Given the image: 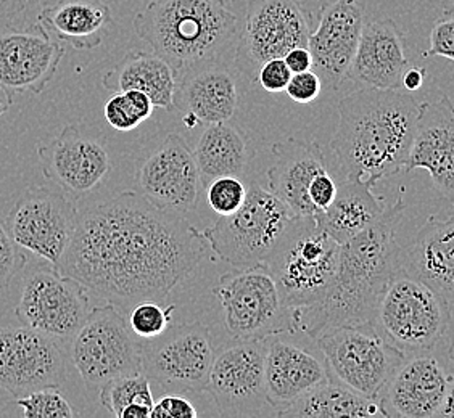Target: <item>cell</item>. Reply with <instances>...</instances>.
<instances>
[{
  "label": "cell",
  "mask_w": 454,
  "mask_h": 418,
  "mask_svg": "<svg viewBox=\"0 0 454 418\" xmlns=\"http://www.w3.org/2000/svg\"><path fill=\"white\" fill-rule=\"evenodd\" d=\"M27 9V0H0V25L20 17Z\"/></svg>",
  "instance_id": "cell-46"
},
{
  "label": "cell",
  "mask_w": 454,
  "mask_h": 418,
  "mask_svg": "<svg viewBox=\"0 0 454 418\" xmlns=\"http://www.w3.org/2000/svg\"><path fill=\"white\" fill-rule=\"evenodd\" d=\"M340 244L311 216H294L262 266L270 270L282 303L300 309L317 303L333 283Z\"/></svg>",
  "instance_id": "cell-6"
},
{
  "label": "cell",
  "mask_w": 454,
  "mask_h": 418,
  "mask_svg": "<svg viewBox=\"0 0 454 418\" xmlns=\"http://www.w3.org/2000/svg\"><path fill=\"white\" fill-rule=\"evenodd\" d=\"M102 84L110 92L140 90L147 94L155 108L175 112V74L157 53L132 50L114 68L106 73Z\"/></svg>",
  "instance_id": "cell-31"
},
{
  "label": "cell",
  "mask_w": 454,
  "mask_h": 418,
  "mask_svg": "<svg viewBox=\"0 0 454 418\" xmlns=\"http://www.w3.org/2000/svg\"><path fill=\"white\" fill-rule=\"evenodd\" d=\"M402 198L387 206L372 226L340 244L333 283L317 303L295 309L297 331L311 341L345 325H369L388 280L402 269L395 227L404 213Z\"/></svg>",
  "instance_id": "cell-2"
},
{
  "label": "cell",
  "mask_w": 454,
  "mask_h": 418,
  "mask_svg": "<svg viewBox=\"0 0 454 418\" xmlns=\"http://www.w3.org/2000/svg\"><path fill=\"white\" fill-rule=\"evenodd\" d=\"M65 44L39 21L29 27L0 25V96H39L59 70Z\"/></svg>",
  "instance_id": "cell-16"
},
{
  "label": "cell",
  "mask_w": 454,
  "mask_h": 418,
  "mask_svg": "<svg viewBox=\"0 0 454 418\" xmlns=\"http://www.w3.org/2000/svg\"><path fill=\"white\" fill-rule=\"evenodd\" d=\"M451 340L406 356L377 396L384 417L451 418L454 415Z\"/></svg>",
  "instance_id": "cell-9"
},
{
  "label": "cell",
  "mask_w": 454,
  "mask_h": 418,
  "mask_svg": "<svg viewBox=\"0 0 454 418\" xmlns=\"http://www.w3.org/2000/svg\"><path fill=\"white\" fill-rule=\"evenodd\" d=\"M199 415L192 402L179 394H168L158 402H153L150 418H195Z\"/></svg>",
  "instance_id": "cell-42"
},
{
  "label": "cell",
  "mask_w": 454,
  "mask_h": 418,
  "mask_svg": "<svg viewBox=\"0 0 454 418\" xmlns=\"http://www.w3.org/2000/svg\"><path fill=\"white\" fill-rule=\"evenodd\" d=\"M327 171L323 150L316 142L287 139L272 147L268 169L271 190L295 216H313L315 206L308 198V187L316 175Z\"/></svg>",
  "instance_id": "cell-27"
},
{
  "label": "cell",
  "mask_w": 454,
  "mask_h": 418,
  "mask_svg": "<svg viewBox=\"0 0 454 418\" xmlns=\"http://www.w3.org/2000/svg\"><path fill=\"white\" fill-rule=\"evenodd\" d=\"M366 12L358 0H335L323 5L319 23L308 37L311 70L321 79L323 89L339 90L358 47Z\"/></svg>",
  "instance_id": "cell-21"
},
{
  "label": "cell",
  "mask_w": 454,
  "mask_h": 418,
  "mask_svg": "<svg viewBox=\"0 0 454 418\" xmlns=\"http://www.w3.org/2000/svg\"><path fill=\"white\" fill-rule=\"evenodd\" d=\"M150 407L140 404H129L122 409L120 418H150Z\"/></svg>",
  "instance_id": "cell-47"
},
{
  "label": "cell",
  "mask_w": 454,
  "mask_h": 418,
  "mask_svg": "<svg viewBox=\"0 0 454 418\" xmlns=\"http://www.w3.org/2000/svg\"><path fill=\"white\" fill-rule=\"evenodd\" d=\"M67 359L57 341L27 327H0V390L15 399L37 390L59 388Z\"/></svg>",
  "instance_id": "cell-18"
},
{
  "label": "cell",
  "mask_w": 454,
  "mask_h": 418,
  "mask_svg": "<svg viewBox=\"0 0 454 418\" xmlns=\"http://www.w3.org/2000/svg\"><path fill=\"white\" fill-rule=\"evenodd\" d=\"M90 309L88 288L52 267L27 277L15 314L27 329L65 341L76 335Z\"/></svg>",
  "instance_id": "cell-15"
},
{
  "label": "cell",
  "mask_w": 454,
  "mask_h": 418,
  "mask_svg": "<svg viewBox=\"0 0 454 418\" xmlns=\"http://www.w3.org/2000/svg\"><path fill=\"white\" fill-rule=\"evenodd\" d=\"M142 374L165 391L205 392L215 348L211 331L200 322L173 325L140 341Z\"/></svg>",
  "instance_id": "cell-12"
},
{
  "label": "cell",
  "mask_w": 454,
  "mask_h": 418,
  "mask_svg": "<svg viewBox=\"0 0 454 418\" xmlns=\"http://www.w3.org/2000/svg\"><path fill=\"white\" fill-rule=\"evenodd\" d=\"M27 418H73L74 410L57 388H44L17 399Z\"/></svg>",
  "instance_id": "cell-36"
},
{
  "label": "cell",
  "mask_w": 454,
  "mask_h": 418,
  "mask_svg": "<svg viewBox=\"0 0 454 418\" xmlns=\"http://www.w3.org/2000/svg\"><path fill=\"white\" fill-rule=\"evenodd\" d=\"M51 0H27V7L31 5H39V7H44L45 4H49Z\"/></svg>",
  "instance_id": "cell-49"
},
{
  "label": "cell",
  "mask_w": 454,
  "mask_h": 418,
  "mask_svg": "<svg viewBox=\"0 0 454 418\" xmlns=\"http://www.w3.org/2000/svg\"><path fill=\"white\" fill-rule=\"evenodd\" d=\"M193 159L200 175L201 189L224 175L242 179L252 161L248 137L237 124H207L193 149Z\"/></svg>",
  "instance_id": "cell-30"
},
{
  "label": "cell",
  "mask_w": 454,
  "mask_h": 418,
  "mask_svg": "<svg viewBox=\"0 0 454 418\" xmlns=\"http://www.w3.org/2000/svg\"><path fill=\"white\" fill-rule=\"evenodd\" d=\"M295 214L271 190L250 183L242 206L205 228L211 252L236 269L262 266Z\"/></svg>",
  "instance_id": "cell-7"
},
{
  "label": "cell",
  "mask_w": 454,
  "mask_h": 418,
  "mask_svg": "<svg viewBox=\"0 0 454 418\" xmlns=\"http://www.w3.org/2000/svg\"><path fill=\"white\" fill-rule=\"evenodd\" d=\"M453 305L434 288L400 269L377 301L371 329L404 356L451 340Z\"/></svg>",
  "instance_id": "cell-5"
},
{
  "label": "cell",
  "mask_w": 454,
  "mask_h": 418,
  "mask_svg": "<svg viewBox=\"0 0 454 418\" xmlns=\"http://www.w3.org/2000/svg\"><path fill=\"white\" fill-rule=\"evenodd\" d=\"M175 309L176 306L173 305L161 307L155 301H142L129 309L128 325L140 340L153 338L169 327L171 314L175 313Z\"/></svg>",
  "instance_id": "cell-35"
},
{
  "label": "cell",
  "mask_w": 454,
  "mask_h": 418,
  "mask_svg": "<svg viewBox=\"0 0 454 418\" xmlns=\"http://www.w3.org/2000/svg\"><path fill=\"white\" fill-rule=\"evenodd\" d=\"M71 359L89 390L142 372L140 341L124 313L112 303L90 309L86 322L71 338Z\"/></svg>",
  "instance_id": "cell-11"
},
{
  "label": "cell",
  "mask_w": 454,
  "mask_h": 418,
  "mask_svg": "<svg viewBox=\"0 0 454 418\" xmlns=\"http://www.w3.org/2000/svg\"><path fill=\"white\" fill-rule=\"evenodd\" d=\"M98 391H100V404L116 418H120L122 409L129 404H140L152 409L155 402L149 378L142 372L124 375L110 380Z\"/></svg>",
  "instance_id": "cell-33"
},
{
  "label": "cell",
  "mask_w": 454,
  "mask_h": 418,
  "mask_svg": "<svg viewBox=\"0 0 454 418\" xmlns=\"http://www.w3.org/2000/svg\"><path fill=\"white\" fill-rule=\"evenodd\" d=\"M404 35L394 19L364 23L345 81L358 89H402L410 68Z\"/></svg>",
  "instance_id": "cell-25"
},
{
  "label": "cell",
  "mask_w": 454,
  "mask_h": 418,
  "mask_svg": "<svg viewBox=\"0 0 454 418\" xmlns=\"http://www.w3.org/2000/svg\"><path fill=\"white\" fill-rule=\"evenodd\" d=\"M208 250L183 214L158 208L142 193L122 192L78 213L70 244L53 269L129 313L142 301H167Z\"/></svg>",
  "instance_id": "cell-1"
},
{
  "label": "cell",
  "mask_w": 454,
  "mask_h": 418,
  "mask_svg": "<svg viewBox=\"0 0 454 418\" xmlns=\"http://www.w3.org/2000/svg\"><path fill=\"white\" fill-rule=\"evenodd\" d=\"M132 27L175 78L197 65L236 58L240 21L224 0H152Z\"/></svg>",
  "instance_id": "cell-4"
},
{
  "label": "cell",
  "mask_w": 454,
  "mask_h": 418,
  "mask_svg": "<svg viewBox=\"0 0 454 418\" xmlns=\"http://www.w3.org/2000/svg\"><path fill=\"white\" fill-rule=\"evenodd\" d=\"M323 90L321 79L316 74L315 71L308 70L301 73H294L292 78L288 81L287 88L284 92H287L288 98L297 102V104H311L319 97Z\"/></svg>",
  "instance_id": "cell-40"
},
{
  "label": "cell",
  "mask_w": 454,
  "mask_h": 418,
  "mask_svg": "<svg viewBox=\"0 0 454 418\" xmlns=\"http://www.w3.org/2000/svg\"><path fill=\"white\" fill-rule=\"evenodd\" d=\"M247 185L242 179L224 175L207 185V203L219 216H227L242 206L247 197Z\"/></svg>",
  "instance_id": "cell-37"
},
{
  "label": "cell",
  "mask_w": 454,
  "mask_h": 418,
  "mask_svg": "<svg viewBox=\"0 0 454 418\" xmlns=\"http://www.w3.org/2000/svg\"><path fill=\"white\" fill-rule=\"evenodd\" d=\"M136 181L139 190L155 206L184 214L197 205L201 192L200 175L192 150L179 134L144 158Z\"/></svg>",
  "instance_id": "cell-20"
},
{
  "label": "cell",
  "mask_w": 454,
  "mask_h": 418,
  "mask_svg": "<svg viewBox=\"0 0 454 418\" xmlns=\"http://www.w3.org/2000/svg\"><path fill=\"white\" fill-rule=\"evenodd\" d=\"M329 382L341 384L367 399H377L404 354L385 343L369 325H345L315 340Z\"/></svg>",
  "instance_id": "cell-10"
},
{
  "label": "cell",
  "mask_w": 454,
  "mask_h": 418,
  "mask_svg": "<svg viewBox=\"0 0 454 418\" xmlns=\"http://www.w3.org/2000/svg\"><path fill=\"white\" fill-rule=\"evenodd\" d=\"M337 192V182L327 171L316 175L308 187V198L316 211H323L333 203Z\"/></svg>",
  "instance_id": "cell-43"
},
{
  "label": "cell",
  "mask_w": 454,
  "mask_h": 418,
  "mask_svg": "<svg viewBox=\"0 0 454 418\" xmlns=\"http://www.w3.org/2000/svg\"><path fill=\"white\" fill-rule=\"evenodd\" d=\"M264 340H234L215 352L205 392H210L221 415L254 417L270 407L264 390Z\"/></svg>",
  "instance_id": "cell-17"
},
{
  "label": "cell",
  "mask_w": 454,
  "mask_h": 418,
  "mask_svg": "<svg viewBox=\"0 0 454 418\" xmlns=\"http://www.w3.org/2000/svg\"><path fill=\"white\" fill-rule=\"evenodd\" d=\"M234 61H210L183 71L175 78V112L184 121L213 124L229 121L239 106Z\"/></svg>",
  "instance_id": "cell-24"
},
{
  "label": "cell",
  "mask_w": 454,
  "mask_h": 418,
  "mask_svg": "<svg viewBox=\"0 0 454 418\" xmlns=\"http://www.w3.org/2000/svg\"><path fill=\"white\" fill-rule=\"evenodd\" d=\"M445 12H453V0H446Z\"/></svg>",
  "instance_id": "cell-50"
},
{
  "label": "cell",
  "mask_w": 454,
  "mask_h": 418,
  "mask_svg": "<svg viewBox=\"0 0 454 418\" xmlns=\"http://www.w3.org/2000/svg\"><path fill=\"white\" fill-rule=\"evenodd\" d=\"M424 82H426V70L420 66L410 65V68L403 73L402 89L410 94L418 92L424 86Z\"/></svg>",
  "instance_id": "cell-45"
},
{
  "label": "cell",
  "mask_w": 454,
  "mask_h": 418,
  "mask_svg": "<svg viewBox=\"0 0 454 418\" xmlns=\"http://www.w3.org/2000/svg\"><path fill=\"white\" fill-rule=\"evenodd\" d=\"M311 33V13L297 0H250L245 12L237 43L236 65L256 82V73L262 63L295 49L306 47Z\"/></svg>",
  "instance_id": "cell-13"
},
{
  "label": "cell",
  "mask_w": 454,
  "mask_h": 418,
  "mask_svg": "<svg viewBox=\"0 0 454 418\" xmlns=\"http://www.w3.org/2000/svg\"><path fill=\"white\" fill-rule=\"evenodd\" d=\"M215 297L226 331L236 341L264 340L278 333H295V309L282 303L266 266L236 269L221 275Z\"/></svg>",
  "instance_id": "cell-8"
},
{
  "label": "cell",
  "mask_w": 454,
  "mask_h": 418,
  "mask_svg": "<svg viewBox=\"0 0 454 418\" xmlns=\"http://www.w3.org/2000/svg\"><path fill=\"white\" fill-rule=\"evenodd\" d=\"M290 78H292V71L288 70L284 58H272L262 63L256 73V82L266 92H271V94L284 92Z\"/></svg>",
  "instance_id": "cell-41"
},
{
  "label": "cell",
  "mask_w": 454,
  "mask_h": 418,
  "mask_svg": "<svg viewBox=\"0 0 454 418\" xmlns=\"http://www.w3.org/2000/svg\"><path fill=\"white\" fill-rule=\"evenodd\" d=\"M426 169L438 193L454 198V113L446 96L419 104L416 129L403 171Z\"/></svg>",
  "instance_id": "cell-22"
},
{
  "label": "cell",
  "mask_w": 454,
  "mask_h": 418,
  "mask_svg": "<svg viewBox=\"0 0 454 418\" xmlns=\"http://www.w3.org/2000/svg\"><path fill=\"white\" fill-rule=\"evenodd\" d=\"M78 213L61 189L29 187L10 209L5 228L18 246L55 267L70 244Z\"/></svg>",
  "instance_id": "cell-14"
},
{
  "label": "cell",
  "mask_w": 454,
  "mask_h": 418,
  "mask_svg": "<svg viewBox=\"0 0 454 418\" xmlns=\"http://www.w3.org/2000/svg\"><path fill=\"white\" fill-rule=\"evenodd\" d=\"M155 106L150 97L140 90H124L114 92L106 104V120L114 129L129 132L139 128L142 122L149 120Z\"/></svg>",
  "instance_id": "cell-34"
},
{
  "label": "cell",
  "mask_w": 454,
  "mask_h": 418,
  "mask_svg": "<svg viewBox=\"0 0 454 418\" xmlns=\"http://www.w3.org/2000/svg\"><path fill=\"white\" fill-rule=\"evenodd\" d=\"M37 158L45 179L76 198L97 190L112 167L106 145L73 124L63 128L55 139L39 145Z\"/></svg>",
  "instance_id": "cell-19"
},
{
  "label": "cell",
  "mask_w": 454,
  "mask_h": 418,
  "mask_svg": "<svg viewBox=\"0 0 454 418\" xmlns=\"http://www.w3.org/2000/svg\"><path fill=\"white\" fill-rule=\"evenodd\" d=\"M419 102L404 89H358L339 102L331 149L345 179L372 187L403 171Z\"/></svg>",
  "instance_id": "cell-3"
},
{
  "label": "cell",
  "mask_w": 454,
  "mask_h": 418,
  "mask_svg": "<svg viewBox=\"0 0 454 418\" xmlns=\"http://www.w3.org/2000/svg\"><path fill=\"white\" fill-rule=\"evenodd\" d=\"M279 417L339 418L384 417L377 399H367L341 384L327 382L300 396Z\"/></svg>",
  "instance_id": "cell-32"
},
{
  "label": "cell",
  "mask_w": 454,
  "mask_h": 418,
  "mask_svg": "<svg viewBox=\"0 0 454 418\" xmlns=\"http://www.w3.org/2000/svg\"><path fill=\"white\" fill-rule=\"evenodd\" d=\"M454 18L453 12H443L442 18L432 27L430 44L424 52L426 58L442 57L446 60H454Z\"/></svg>",
  "instance_id": "cell-39"
},
{
  "label": "cell",
  "mask_w": 454,
  "mask_h": 418,
  "mask_svg": "<svg viewBox=\"0 0 454 418\" xmlns=\"http://www.w3.org/2000/svg\"><path fill=\"white\" fill-rule=\"evenodd\" d=\"M37 21L63 44L92 50L106 39L114 15L102 0H51L41 7Z\"/></svg>",
  "instance_id": "cell-28"
},
{
  "label": "cell",
  "mask_w": 454,
  "mask_h": 418,
  "mask_svg": "<svg viewBox=\"0 0 454 418\" xmlns=\"http://www.w3.org/2000/svg\"><path fill=\"white\" fill-rule=\"evenodd\" d=\"M290 335L294 333L264 338V390L266 401L276 414L316 386L329 382L323 356L317 358L313 349L292 340Z\"/></svg>",
  "instance_id": "cell-23"
},
{
  "label": "cell",
  "mask_w": 454,
  "mask_h": 418,
  "mask_svg": "<svg viewBox=\"0 0 454 418\" xmlns=\"http://www.w3.org/2000/svg\"><path fill=\"white\" fill-rule=\"evenodd\" d=\"M384 198L372 192V185L363 179H345L337 183L333 203L316 211L311 218L337 244H347L384 214Z\"/></svg>",
  "instance_id": "cell-29"
},
{
  "label": "cell",
  "mask_w": 454,
  "mask_h": 418,
  "mask_svg": "<svg viewBox=\"0 0 454 418\" xmlns=\"http://www.w3.org/2000/svg\"><path fill=\"white\" fill-rule=\"evenodd\" d=\"M284 61H286L288 70L292 71V74L311 70V66H313L311 53L308 50V47H295V49L288 50L284 55Z\"/></svg>",
  "instance_id": "cell-44"
},
{
  "label": "cell",
  "mask_w": 454,
  "mask_h": 418,
  "mask_svg": "<svg viewBox=\"0 0 454 418\" xmlns=\"http://www.w3.org/2000/svg\"><path fill=\"white\" fill-rule=\"evenodd\" d=\"M404 272L454 303V219L430 216L410 244L402 248Z\"/></svg>",
  "instance_id": "cell-26"
},
{
  "label": "cell",
  "mask_w": 454,
  "mask_h": 418,
  "mask_svg": "<svg viewBox=\"0 0 454 418\" xmlns=\"http://www.w3.org/2000/svg\"><path fill=\"white\" fill-rule=\"evenodd\" d=\"M10 106H12V102H9L5 97L0 96V116L5 113V112L9 110Z\"/></svg>",
  "instance_id": "cell-48"
},
{
  "label": "cell",
  "mask_w": 454,
  "mask_h": 418,
  "mask_svg": "<svg viewBox=\"0 0 454 418\" xmlns=\"http://www.w3.org/2000/svg\"><path fill=\"white\" fill-rule=\"evenodd\" d=\"M27 264V253L13 242L5 226L0 224V290L9 287Z\"/></svg>",
  "instance_id": "cell-38"
}]
</instances>
